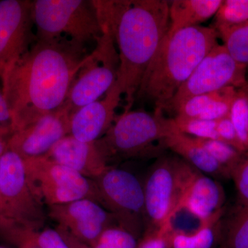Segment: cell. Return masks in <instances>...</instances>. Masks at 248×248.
I'll return each mask as SVG.
<instances>
[{
    "mask_svg": "<svg viewBox=\"0 0 248 248\" xmlns=\"http://www.w3.org/2000/svg\"><path fill=\"white\" fill-rule=\"evenodd\" d=\"M89 55L86 46L66 39L37 40L1 74L13 133L63 107Z\"/></svg>",
    "mask_w": 248,
    "mask_h": 248,
    "instance_id": "6da1fadb",
    "label": "cell"
},
{
    "mask_svg": "<svg viewBox=\"0 0 248 248\" xmlns=\"http://www.w3.org/2000/svg\"><path fill=\"white\" fill-rule=\"evenodd\" d=\"M102 32H110L118 48L117 83L130 110L147 67L170 29V1H93Z\"/></svg>",
    "mask_w": 248,
    "mask_h": 248,
    "instance_id": "7a4b0ae2",
    "label": "cell"
},
{
    "mask_svg": "<svg viewBox=\"0 0 248 248\" xmlns=\"http://www.w3.org/2000/svg\"><path fill=\"white\" fill-rule=\"evenodd\" d=\"M218 37L213 27L201 25L168 31L147 67L136 98L153 103L155 112L167 110L181 86L218 45Z\"/></svg>",
    "mask_w": 248,
    "mask_h": 248,
    "instance_id": "3957f363",
    "label": "cell"
},
{
    "mask_svg": "<svg viewBox=\"0 0 248 248\" xmlns=\"http://www.w3.org/2000/svg\"><path fill=\"white\" fill-rule=\"evenodd\" d=\"M198 172L177 155L156 160L143 184L146 231L159 229L172 222L187 187Z\"/></svg>",
    "mask_w": 248,
    "mask_h": 248,
    "instance_id": "277c9868",
    "label": "cell"
},
{
    "mask_svg": "<svg viewBox=\"0 0 248 248\" xmlns=\"http://www.w3.org/2000/svg\"><path fill=\"white\" fill-rule=\"evenodd\" d=\"M177 128L174 119L163 112L128 111L117 119L104 136L95 141L104 159H129L148 153L155 142L164 141Z\"/></svg>",
    "mask_w": 248,
    "mask_h": 248,
    "instance_id": "5b68a950",
    "label": "cell"
},
{
    "mask_svg": "<svg viewBox=\"0 0 248 248\" xmlns=\"http://www.w3.org/2000/svg\"><path fill=\"white\" fill-rule=\"evenodd\" d=\"M33 16L37 40L66 39L86 46L103 35L93 1L36 0Z\"/></svg>",
    "mask_w": 248,
    "mask_h": 248,
    "instance_id": "8992f818",
    "label": "cell"
},
{
    "mask_svg": "<svg viewBox=\"0 0 248 248\" xmlns=\"http://www.w3.org/2000/svg\"><path fill=\"white\" fill-rule=\"evenodd\" d=\"M23 161L31 188L47 207L83 199L94 201L101 205L99 191L94 180L45 156Z\"/></svg>",
    "mask_w": 248,
    "mask_h": 248,
    "instance_id": "52a82bcc",
    "label": "cell"
},
{
    "mask_svg": "<svg viewBox=\"0 0 248 248\" xmlns=\"http://www.w3.org/2000/svg\"><path fill=\"white\" fill-rule=\"evenodd\" d=\"M0 194L6 215L18 226L43 228L48 217L45 205L31 188L22 158L10 150L0 156Z\"/></svg>",
    "mask_w": 248,
    "mask_h": 248,
    "instance_id": "ba28073f",
    "label": "cell"
},
{
    "mask_svg": "<svg viewBox=\"0 0 248 248\" xmlns=\"http://www.w3.org/2000/svg\"><path fill=\"white\" fill-rule=\"evenodd\" d=\"M119 67L115 42L110 32L104 31L77 74L62 108L72 116L81 108L99 100L117 81Z\"/></svg>",
    "mask_w": 248,
    "mask_h": 248,
    "instance_id": "9c48e42d",
    "label": "cell"
},
{
    "mask_svg": "<svg viewBox=\"0 0 248 248\" xmlns=\"http://www.w3.org/2000/svg\"><path fill=\"white\" fill-rule=\"evenodd\" d=\"M94 181L102 206L115 216L118 226L138 237L146 229L143 185L128 171L110 166Z\"/></svg>",
    "mask_w": 248,
    "mask_h": 248,
    "instance_id": "30bf717a",
    "label": "cell"
},
{
    "mask_svg": "<svg viewBox=\"0 0 248 248\" xmlns=\"http://www.w3.org/2000/svg\"><path fill=\"white\" fill-rule=\"evenodd\" d=\"M247 69L232 58L224 46L214 47L202 60L170 103L167 110H175L190 98L216 92L227 87L241 89L247 86Z\"/></svg>",
    "mask_w": 248,
    "mask_h": 248,
    "instance_id": "8fae6325",
    "label": "cell"
},
{
    "mask_svg": "<svg viewBox=\"0 0 248 248\" xmlns=\"http://www.w3.org/2000/svg\"><path fill=\"white\" fill-rule=\"evenodd\" d=\"M33 1H0V76L31 48Z\"/></svg>",
    "mask_w": 248,
    "mask_h": 248,
    "instance_id": "7c38bea8",
    "label": "cell"
},
{
    "mask_svg": "<svg viewBox=\"0 0 248 248\" xmlns=\"http://www.w3.org/2000/svg\"><path fill=\"white\" fill-rule=\"evenodd\" d=\"M47 215L58 226L89 246L97 241L104 230L117 225L112 213L88 199L48 206Z\"/></svg>",
    "mask_w": 248,
    "mask_h": 248,
    "instance_id": "4fadbf2b",
    "label": "cell"
},
{
    "mask_svg": "<svg viewBox=\"0 0 248 248\" xmlns=\"http://www.w3.org/2000/svg\"><path fill=\"white\" fill-rule=\"evenodd\" d=\"M71 118L62 108L13 133L7 141L8 150L23 159L45 156L60 140L70 135Z\"/></svg>",
    "mask_w": 248,
    "mask_h": 248,
    "instance_id": "5bb4252c",
    "label": "cell"
},
{
    "mask_svg": "<svg viewBox=\"0 0 248 248\" xmlns=\"http://www.w3.org/2000/svg\"><path fill=\"white\" fill-rule=\"evenodd\" d=\"M122 95L116 81L102 99L85 106L71 116L70 135L81 141H97L115 122V110Z\"/></svg>",
    "mask_w": 248,
    "mask_h": 248,
    "instance_id": "9a60e30c",
    "label": "cell"
},
{
    "mask_svg": "<svg viewBox=\"0 0 248 248\" xmlns=\"http://www.w3.org/2000/svg\"><path fill=\"white\" fill-rule=\"evenodd\" d=\"M45 156L92 180L109 167L95 142L79 141L71 135L60 140Z\"/></svg>",
    "mask_w": 248,
    "mask_h": 248,
    "instance_id": "2e32d148",
    "label": "cell"
},
{
    "mask_svg": "<svg viewBox=\"0 0 248 248\" xmlns=\"http://www.w3.org/2000/svg\"><path fill=\"white\" fill-rule=\"evenodd\" d=\"M226 193L221 184L199 171L187 187L176 213L186 210L203 223L224 211Z\"/></svg>",
    "mask_w": 248,
    "mask_h": 248,
    "instance_id": "e0dca14e",
    "label": "cell"
},
{
    "mask_svg": "<svg viewBox=\"0 0 248 248\" xmlns=\"http://www.w3.org/2000/svg\"><path fill=\"white\" fill-rule=\"evenodd\" d=\"M163 144L200 172L215 179H231V173L210 156L203 147L189 136L176 129Z\"/></svg>",
    "mask_w": 248,
    "mask_h": 248,
    "instance_id": "ac0fdd59",
    "label": "cell"
},
{
    "mask_svg": "<svg viewBox=\"0 0 248 248\" xmlns=\"http://www.w3.org/2000/svg\"><path fill=\"white\" fill-rule=\"evenodd\" d=\"M223 0L170 1L169 32L197 27L216 15Z\"/></svg>",
    "mask_w": 248,
    "mask_h": 248,
    "instance_id": "d6986e66",
    "label": "cell"
},
{
    "mask_svg": "<svg viewBox=\"0 0 248 248\" xmlns=\"http://www.w3.org/2000/svg\"><path fill=\"white\" fill-rule=\"evenodd\" d=\"M218 248H248V203H237L218 224Z\"/></svg>",
    "mask_w": 248,
    "mask_h": 248,
    "instance_id": "ffe728a7",
    "label": "cell"
},
{
    "mask_svg": "<svg viewBox=\"0 0 248 248\" xmlns=\"http://www.w3.org/2000/svg\"><path fill=\"white\" fill-rule=\"evenodd\" d=\"M232 58L248 70V22L216 31Z\"/></svg>",
    "mask_w": 248,
    "mask_h": 248,
    "instance_id": "44dd1931",
    "label": "cell"
},
{
    "mask_svg": "<svg viewBox=\"0 0 248 248\" xmlns=\"http://www.w3.org/2000/svg\"><path fill=\"white\" fill-rule=\"evenodd\" d=\"M248 22V0H224L215 16V31L237 27Z\"/></svg>",
    "mask_w": 248,
    "mask_h": 248,
    "instance_id": "7402d4cb",
    "label": "cell"
},
{
    "mask_svg": "<svg viewBox=\"0 0 248 248\" xmlns=\"http://www.w3.org/2000/svg\"><path fill=\"white\" fill-rule=\"evenodd\" d=\"M195 138L210 156L231 174L242 159L244 153L238 151L223 142L208 139Z\"/></svg>",
    "mask_w": 248,
    "mask_h": 248,
    "instance_id": "603a6c76",
    "label": "cell"
},
{
    "mask_svg": "<svg viewBox=\"0 0 248 248\" xmlns=\"http://www.w3.org/2000/svg\"><path fill=\"white\" fill-rule=\"evenodd\" d=\"M138 237L118 225H112L103 231L92 248H138Z\"/></svg>",
    "mask_w": 248,
    "mask_h": 248,
    "instance_id": "cb8c5ba5",
    "label": "cell"
},
{
    "mask_svg": "<svg viewBox=\"0 0 248 248\" xmlns=\"http://www.w3.org/2000/svg\"><path fill=\"white\" fill-rule=\"evenodd\" d=\"M17 239L28 240L40 248H70L56 229L32 231L19 228L11 235L9 241L13 243Z\"/></svg>",
    "mask_w": 248,
    "mask_h": 248,
    "instance_id": "d4e9b609",
    "label": "cell"
},
{
    "mask_svg": "<svg viewBox=\"0 0 248 248\" xmlns=\"http://www.w3.org/2000/svg\"><path fill=\"white\" fill-rule=\"evenodd\" d=\"M238 90L234 87H227L220 90L197 119L209 121H218L230 116L232 105Z\"/></svg>",
    "mask_w": 248,
    "mask_h": 248,
    "instance_id": "484cf974",
    "label": "cell"
},
{
    "mask_svg": "<svg viewBox=\"0 0 248 248\" xmlns=\"http://www.w3.org/2000/svg\"><path fill=\"white\" fill-rule=\"evenodd\" d=\"M230 117L239 140L248 151V97L243 89L238 90Z\"/></svg>",
    "mask_w": 248,
    "mask_h": 248,
    "instance_id": "4316f807",
    "label": "cell"
},
{
    "mask_svg": "<svg viewBox=\"0 0 248 248\" xmlns=\"http://www.w3.org/2000/svg\"><path fill=\"white\" fill-rule=\"evenodd\" d=\"M178 129L182 133L192 135L194 138L208 139L219 141L216 130L217 121L185 119L176 117L174 119Z\"/></svg>",
    "mask_w": 248,
    "mask_h": 248,
    "instance_id": "83f0119b",
    "label": "cell"
},
{
    "mask_svg": "<svg viewBox=\"0 0 248 248\" xmlns=\"http://www.w3.org/2000/svg\"><path fill=\"white\" fill-rule=\"evenodd\" d=\"M218 91L205 93L187 99L174 110L176 117L185 119L198 118L204 109L216 97Z\"/></svg>",
    "mask_w": 248,
    "mask_h": 248,
    "instance_id": "f1b7e54d",
    "label": "cell"
},
{
    "mask_svg": "<svg viewBox=\"0 0 248 248\" xmlns=\"http://www.w3.org/2000/svg\"><path fill=\"white\" fill-rule=\"evenodd\" d=\"M173 225L172 222L156 230H148L139 241L138 248H170Z\"/></svg>",
    "mask_w": 248,
    "mask_h": 248,
    "instance_id": "f546056e",
    "label": "cell"
},
{
    "mask_svg": "<svg viewBox=\"0 0 248 248\" xmlns=\"http://www.w3.org/2000/svg\"><path fill=\"white\" fill-rule=\"evenodd\" d=\"M231 179L237 192L238 203H248V151L232 172Z\"/></svg>",
    "mask_w": 248,
    "mask_h": 248,
    "instance_id": "4dcf8cb0",
    "label": "cell"
},
{
    "mask_svg": "<svg viewBox=\"0 0 248 248\" xmlns=\"http://www.w3.org/2000/svg\"><path fill=\"white\" fill-rule=\"evenodd\" d=\"M216 130L220 141L233 147L241 153L248 151L239 140L230 116L217 121Z\"/></svg>",
    "mask_w": 248,
    "mask_h": 248,
    "instance_id": "1f68e13d",
    "label": "cell"
},
{
    "mask_svg": "<svg viewBox=\"0 0 248 248\" xmlns=\"http://www.w3.org/2000/svg\"><path fill=\"white\" fill-rule=\"evenodd\" d=\"M13 135L11 116L2 93H0V140L7 143Z\"/></svg>",
    "mask_w": 248,
    "mask_h": 248,
    "instance_id": "d6a6232c",
    "label": "cell"
},
{
    "mask_svg": "<svg viewBox=\"0 0 248 248\" xmlns=\"http://www.w3.org/2000/svg\"><path fill=\"white\" fill-rule=\"evenodd\" d=\"M170 248H196L192 233L174 228L171 236Z\"/></svg>",
    "mask_w": 248,
    "mask_h": 248,
    "instance_id": "836d02e7",
    "label": "cell"
},
{
    "mask_svg": "<svg viewBox=\"0 0 248 248\" xmlns=\"http://www.w3.org/2000/svg\"><path fill=\"white\" fill-rule=\"evenodd\" d=\"M19 228L20 227L18 226L9 217L0 211V234L6 238L13 232Z\"/></svg>",
    "mask_w": 248,
    "mask_h": 248,
    "instance_id": "e575fe53",
    "label": "cell"
},
{
    "mask_svg": "<svg viewBox=\"0 0 248 248\" xmlns=\"http://www.w3.org/2000/svg\"><path fill=\"white\" fill-rule=\"evenodd\" d=\"M55 229L61 234L70 248H92L88 246L87 244H84V242L80 241V240L77 239L76 236H73L71 233L68 232V231L61 228V227L57 226Z\"/></svg>",
    "mask_w": 248,
    "mask_h": 248,
    "instance_id": "d590c367",
    "label": "cell"
},
{
    "mask_svg": "<svg viewBox=\"0 0 248 248\" xmlns=\"http://www.w3.org/2000/svg\"><path fill=\"white\" fill-rule=\"evenodd\" d=\"M14 244H16L19 248H40L36 246L33 243L24 239H17L14 241Z\"/></svg>",
    "mask_w": 248,
    "mask_h": 248,
    "instance_id": "8d00e7d4",
    "label": "cell"
},
{
    "mask_svg": "<svg viewBox=\"0 0 248 248\" xmlns=\"http://www.w3.org/2000/svg\"><path fill=\"white\" fill-rule=\"evenodd\" d=\"M7 143L6 142L0 140V156L4 154L5 152L7 151Z\"/></svg>",
    "mask_w": 248,
    "mask_h": 248,
    "instance_id": "74e56055",
    "label": "cell"
},
{
    "mask_svg": "<svg viewBox=\"0 0 248 248\" xmlns=\"http://www.w3.org/2000/svg\"><path fill=\"white\" fill-rule=\"evenodd\" d=\"M0 211L2 212L3 213H4L5 215L7 216L6 213V210H5L4 203H3L2 200H1V194H0Z\"/></svg>",
    "mask_w": 248,
    "mask_h": 248,
    "instance_id": "f35d334b",
    "label": "cell"
},
{
    "mask_svg": "<svg viewBox=\"0 0 248 248\" xmlns=\"http://www.w3.org/2000/svg\"><path fill=\"white\" fill-rule=\"evenodd\" d=\"M244 90L245 92H246V94H247L248 97V84L247 86H245L244 88H243V89H241Z\"/></svg>",
    "mask_w": 248,
    "mask_h": 248,
    "instance_id": "ab89813d",
    "label": "cell"
},
{
    "mask_svg": "<svg viewBox=\"0 0 248 248\" xmlns=\"http://www.w3.org/2000/svg\"><path fill=\"white\" fill-rule=\"evenodd\" d=\"M0 248H7L6 247H4V246H1V245H0Z\"/></svg>",
    "mask_w": 248,
    "mask_h": 248,
    "instance_id": "60d3db41",
    "label": "cell"
}]
</instances>
